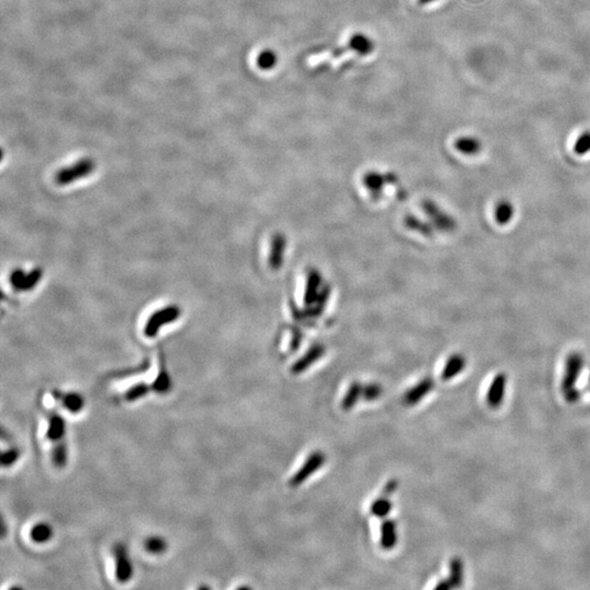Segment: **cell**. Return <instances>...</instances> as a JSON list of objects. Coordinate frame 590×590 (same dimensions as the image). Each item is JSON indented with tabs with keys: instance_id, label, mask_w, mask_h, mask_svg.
Returning a JSON list of instances; mask_svg holds the SVG:
<instances>
[{
	"instance_id": "7a4b0ae2",
	"label": "cell",
	"mask_w": 590,
	"mask_h": 590,
	"mask_svg": "<svg viewBox=\"0 0 590 590\" xmlns=\"http://www.w3.org/2000/svg\"><path fill=\"white\" fill-rule=\"evenodd\" d=\"M94 161L84 159L77 162L76 165L60 169L56 175V183L58 185L72 184L75 181L90 175L94 169Z\"/></svg>"
},
{
	"instance_id": "5b68a950",
	"label": "cell",
	"mask_w": 590,
	"mask_h": 590,
	"mask_svg": "<svg viewBox=\"0 0 590 590\" xmlns=\"http://www.w3.org/2000/svg\"><path fill=\"white\" fill-rule=\"evenodd\" d=\"M584 360L579 353H572L566 359L565 374H564L563 382H562V390L563 392L575 387L582 368H583Z\"/></svg>"
},
{
	"instance_id": "8fae6325",
	"label": "cell",
	"mask_w": 590,
	"mask_h": 590,
	"mask_svg": "<svg viewBox=\"0 0 590 590\" xmlns=\"http://www.w3.org/2000/svg\"><path fill=\"white\" fill-rule=\"evenodd\" d=\"M55 396V399L59 400L60 404L64 406V408H66L68 411L76 412L81 411L82 408H84V400L80 395L76 394V392H67V394H63L60 392H53Z\"/></svg>"
},
{
	"instance_id": "9c48e42d",
	"label": "cell",
	"mask_w": 590,
	"mask_h": 590,
	"mask_svg": "<svg viewBox=\"0 0 590 590\" xmlns=\"http://www.w3.org/2000/svg\"><path fill=\"white\" fill-rule=\"evenodd\" d=\"M349 49L361 56L370 55L375 49L374 41L365 33H355L349 39Z\"/></svg>"
},
{
	"instance_id": "2e32d148",
	"label": "cell",
	"mask_w": 590,
	"mask_h": 590,
	"mask_svg": "<svg viewBox=\"0 0 590 590\" xmlns=\"http://www.w3.org/2000/svg\"><path fill=\"white\" fill-rule=\"evenodd\" d=\"M279 63L277 52L271 49H262L257 56V65L262 70L268 71L276 68Z\"/></svg>"
},
{
	"instance_id": "277c9868",
	"label": "cell",
	"mask_w": 590,
	"mask_h": 590,
	"mask_svg": "<svg viewBox=\"0 0 590 590\" xmlns=\"http://www.w3.org/2000/svg\"><path fill=\"white\" fill-rule=\"evenodd\" d=\"M325 461H326L325 454L321 453V451H314L305 461V463L302 466L301 469L292 477L290 485L292 487H299L301 483L309 479V475L316 473L319 468L325 463Z\"/></svg>"
},
{
	"instance_id": "603a6c76",
	"label": "cell",
	"mask_w": 590,
	"mask_h": 590,
	"mask_svg": "<svg viewBox=\"0 0 590 590\" xmlns=\"http://www.w3.org/2000/svg\"><path fill=\"white\" fill-rule=\"evenodd\" d=\"M574 152L577 155H585L590 152V130H586L574 143Z\"/></svg>"
},
{
	"instance_id": "6da1fadb",
	"label": "cell",
	"mask_w": 590,
	"mask_h": 590,
	"mask_svg": "<svg viewBox=\"0 0 590 590\" xmlns=\"http://www.w3.org/2000/svg\"><path fill=\"white\" fill-rule=\"evenodd\" d=\"M181 316V309L177 305L163 307L152 314L145 326V335L148 338H155L165 325L173 323Z\"/></svg>"
},
{
	"instance_id": "d4e9b609",
	"label": "cell",
	"mask_w": 590,
	"mask_h": 590,
	"mask_svg": "<svg viewBox=\"0 0 590 590\" xmlns=\"http://www.w3.org/2000/svg\"><path fill=\"white\" fill-rule=\"evenodd\" d=\"M383 394V388L378 384H368V386L363 387V399L366 402H374L378 399Z\"/></svg>"
},
{
	"instance_id": "5bb4252c",
	"label": "cell",
	"mask_w": 590,
	"mask_h": 590,
	"mask_svg": "<svg viewBox=\"0 0 590 590\" xmlns=\"http://www.w3.org/2000/svg\"><path fill=\"white\" fill-rule=\"evenodd\" d=\"M455 147L463 155H475L482 150V143L475 137H461L456 141Z\"/></svg>"
},
{
	"instance_id": "ba28073f",
	"label": "cell",
	"mask_w": 590,
	"mask_h": 590,
	"mask_svg": "<svg viewBox=\"0 0 590 590\" xmlns=\"http://www.w3.org/2000/svg\"><path fill=\"white\" fill-rule=\"evenodd\" d=\"M505 387H506V376L499 374L495 376L487 395V402L492 408L500 406L504 399Z\"/></svg>"
},
{
	"instance_id": "8992f818",
	"label": "cell",
	"mask_w": 590,
	"mask_h": 590,
	"mask_svg": "<svg viewBox=\"0 0 590 590\" xmlns=\"http://www.w3.org/2000/svg\"><path fill=\"white\" fill-rule=\"evenodd\" d=\"M113 554L116 563V577L118 581L127 582L132 575V565L125 546L116 544L113 549Z\"/></svg>"
},
{
	"instance_id": "3957f363",
	"label": "cell",
	"mask_w": 590,
	"mask_h": 590,
	"mask_svg": "<svg viewBox=\"0 0 590 590\" xmlns=\"http://www.w3.org/2000/svg\"><path fill=\"white\" fill-rule=\"evenodd\" d=\"M42 276V270L39 268L27 272L23 269H15L10 276V283L15 291H30L37 287Z\"/></svg>"
},
{
	"instance_id": "30bf717a",
	"label": "cell",
	"mask_w": 590,
	"mask_h": 590,
	"mask_svg": "<svg viewBox=\"0 0 590 590\" xmlns=\"http://www.w3.org/2000/svg\"><path fill=\"white\" fill-rule=\"evenodd\" d=\"M432 390H433V380L431 378H425L404 394V402L409 406H413L421 402Z\"/></svg>"
},
{
	"instance_id": "4dcf8cb0",
	"label": "cell",
	"mask_w": 590,
	"mask_h": 590,
	"mask_svg": "<svg viewBox=\"0 0 590 590\" xmlns=\"http://www.w3.org/2000/svg\"><path fill=\"white\" fill-rule=\"evenodd\" d=\"M434 1H436V0H418V3L421 6L430 5V4L434 3Z\"/></svg>"
},
{
	"instance_id": "ffe728a7",
	"label": "cell",
	"mask_w": 590,
	"mask_h": 590,
	"mask_svg": "<svg viewBox=\"0 0 590 590\" xmlns=\"http://www.w3.org/2000/svg\"><path fill=\"white\" fill-rule=\"evenodd\" d=\"M392 508V504L388 500V497L382 496L373 502L372 506H371V514L378 517V518H383V517H386L390 514Z\"/></svg>"
},
{
	"instance_id": "f1b7e54d",
	"label": "cell",
	"mask_w": 590,
	"mask_h": 590,
	"mask_svg": "<svg viewBox=\"0 0 590 590\" xmlns=\"http://www.w3.org/2000/svg\"><path fill=\"white\" fill-rule=\"evenodd\" d=\"M453 588L451 586V582L449 579H444V581L440 582L437 585L435 586V589H444V590H449Z\"/></svg>"
},
{
	"instance_id": "e0dca14e",
	"label": "cell",
	"mask_w": 590,
	"mask_h": 590,
	"mask_svg": "<svg viewBox=\"0 0 590 590\" xmlns=\"http://www.w3.org/2000/svg\"><path fill=\"white\" fill-rule=\"evenodd\" d=\"M362 385L358 382L353 383L350 387H349L347 394H345V398H343L342 404H341L342 409L345 410V411H349V410L352 409L353 406H355V404H357L358 400L360 399V396H362Z\"/></svg>"
},
{
	"instance_id": "4fadbf2b",
	"label": "cell",
	"mask_w": 590,
	"mask_h": 590,
	"mask_svg": "<svg viewBox=\"0 0 590 590\" xmlns=\"http://www.w3.org/2000/svg\"><path fill=\"white\" fill-rule=\"evenodd\" d=\"M466 368V359L463 355L455 354L449 359V362L446 363L445 368L442 374V378L444 380H449L455 378L463 368Z\"/></svg>"
},
{
	"instance_id": "9a60e30c",
	"label": "cell",
	"mask_w": 590,
	"mask_h": 590,
	"mask_svg": "<svg viewBox=\"0 0 590 590\" xmlns=\"http://www.w3.org/2000/svg\"><path fill=\"white\" fill-rule=\"evenodd\" d=\"M514 217V207L510 201L502 200L495 206L494 218L501 226H505Z\"/></svg>"
},
{
	"instance_id": "f546056e",
	"label": "cell",
	"mask_w": 590,
	"mask_h": 590,
	"mask_svg": "<svg viewBox=\"0 0 590 590\" xmlns=\"http://www.w3.org/2000/svg\"><path fill=\"white\" fill-rule=\"evenodd\" d=\"M396 489H397L396 481H395V480L390 481V482L388 483L387 485H386V487H385V493H386V494H392V493H394V491L396 490Z\"/></svg>"
},
{
	"instance_id": "44dd1931",
	"label": "cell",
	"mask_w": 590,
	"mask_h": 590,
	"mask_svg": "<svg viewBox=\"0 0 590 590\" xmlns=\"http://www.w3.org/2000/svg\"><path fill=\"white\" fill-rule=\"evenodd\" d=\"M52 536V529L46 524H37L31 530V538L37 544H43Z\"/></svg>"
},
{
	"instance_id": "7c38bea8",
	"label": "cell",
	"mask_w": 590,
	"mask_h": 590,
	"mask_svg": "<svg viewBox=\"0 0 590 590\" xmlns=\"http://www.w3.org/2000/svg\"><path fill=\"white\" fill-rule=\"evenodd\" d=\"M397 544V526L394 520H385L380 526V546L385 550H390Z\"/></svg>"
},
{
	"instance_id": "cb8c5ba5",
	"label": "cell",
	"mask_w": 590,
	"mask_h": 590,
	"mask_svg": "<svg viewBox=\"0 0 590 590\" xmlns=\"http://www.w3.org/2000/svg\"><path fill=\"white\" fill-rule=\"evenodd\" d=\"M169 387H171V380L165 366H162L159 375L153 383V390L157 392H169Z\"/></svg>"
},
{
	"instance_id": "83f0119b",
	"label": "cell",
	"mask_w": 590,
	"mask_h": 590,
	"mask_svg": "<svg viewBox=\"0 0 590 590\" xmlns=\"http://www.w3.org/2000/svg\"><path fill=\"white\" fill-rule=\"evenodd\" d=\"M564 392V396H565L566 402H577V400L581 399L582 392L579 390H576L575 387L571 388V390H566Z\"/></svg>"
},
{
	"instance_id": "52a82bcc",
	"label": "cell",
	"mask_w": 590,
	"mask_h": 590,
	"mask_svg": "<svg viewBox=\"0 0 590 590\" xmlns=\"http://www.w3.org/2000/svg\"><path fill=\"white\" fill-rule=\"evenodd\" d=\"M66 431V422L58 412L52 410L49 412V428H47V439L57 443L63 441Z\"/></svg>"
},
{
	"instance_id": "4316f807",
	"label": "cell",
	"mask_w": 590,
	"mask_h": 590,
	"mask_svg": "<svg viewBox=\"0 0 590 590\" xmlns=\"http://www.w3.org/2000/svg\"><path fill=\"white\" fill-rule=\"evenodd\" d=\"M19 458V451L17 449H9V451H4L1 456V463L4 466L13 465L17 459Z\"/></svg>"
},
{
	"instance_id": "d6986e66",
	"label": "cell",
	"mask_w": 590,
	"mask_h": 590,
	"mask_svg": "<svg viewBox=\"0 0 590 590\" xmlns=\"http://www.w3.org/2000/svg\"><path fill=\"white\" fill-rule=\"evenodd\" d=\"M449 581L451 582L453 588H458L463 585V564L461 558H455L451 562V575Z\"/></svg>"
},
{
	"instance_id": "ac0fdd59",
	"label": "cell",
	"mask_w": 590,
	"mask_h": 590,
	"mask_svg": "<svg viewBox=\"0 0 590 590\" xmlns=\"http://www.w3.org/2000/svg\"><path fill=\"white\" fill-rule=\"evenodd\" d=\"M151 390L155 392L153 384L149 385L146 384V383H139V384H136L135 386H132L129 390H126L122 395V398L126 400V402H135V400L140 399L142 397L149 394Z\"/></svg>"
},
{
	"instance_id": "7402d4cb",
	"label": "cell",
	"mask_w": 590,
	"mask_h": 590,
	"mask_svg": "<svg viewBox=\"0 0 590 590\" xmlns=\"http://www.w3.org/2000/svg\"><path fill=\"white\" fill-rule=\"evenodd\" d=\"M53 463L57 467H64L67 461V447L64 441L55 443L52 453Z\"/></svg>"
},
{
	"instance_id": "484cf974",
	"label": "cell",
	"mask_w": 590,
	"mask_h": 590,
	"mask_svg": "<svg viewBox=\"0 0 590 590\" xmlns=\"http://www.w3.org/2000/svg\"><path fill=\"white\" fill-rule=\"evenodd\" d=\"M146 548L151 553H161L165 551V541L160 537H151L146 541Z\"/></svg>"
}]
</instances>
